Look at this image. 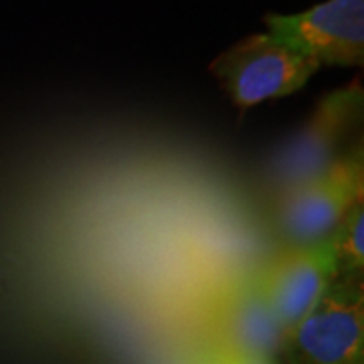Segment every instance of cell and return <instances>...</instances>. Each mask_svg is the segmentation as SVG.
<instances>
[{
    "instance_id": "6da1fadb",
    "label": "cell",
    "mask_w": 364,
    "mask_h": 364,
    "mask_svg": "<svg viewBox=\"0 0 364 364\" xmlns=\"http://www.w3.org/2000/svg\"><path fill=\"white\" fill-rule=\"evenodd\" d=\"M277 364H364V275H336L312 314L287 332Z\"/></svg>"
},
{
    "instance_id": "7a4b0ae2",
    "label": "cell",
    "mask_w": 364,
    "mask_h": 364,
    "mask_svg": "<svg viewBox=\"0 0 364 364\" xmlns=\"http://www.w3.org/2000/svg\"><path fill=\"white\" fill-rule=\"evenodd\" d=\"M318 69L316 61L267 33L249 35L210 63V73L237 107L291 95Z\"/></svg>"
},
{
    "instance_id": "3957f363",
    "label": "cell",
    "mask_w": 364,
    "mask_h": 364,
    "mask_svg": "<svg viewBox=\"0 0 364 364\" xmlns=\"http://www.w3.org/2000/svg\"><path fill=\"white\" fill-rule=\"evenodd\" d=\"M364 93L360 79L324 95L308 117L306 126L291 138L277 158L275 178L282 195L320 176L342 154L340 146L363 119Z\"/></svg>"
},
{
    "instance_id": "277c9868",
    "label": "cell",
    "mask_w": 364,
    "mask_h": 364,
    "mask_svg": "<svg viewBox=\"0 0 364 364\" xmlns=\"http://www.w3.org/2000/svg\"><path fill=\"white\" fill-rule=\"evenodd\" d=\"M360 198H364V152L358 144L320 176L282 195V229L294 245L322 241Z\"/></svg>"
},
{
    "instance_id": "5b68a950",
    "label": "cell",
    "mask_w": 364,
    "mask_h": 364,
    "mask_svg": "<svg viewBox=\"0 0 364 364\" xmlns=\"http://www.w3.org/2000/svg\"><path fill=\"white\" fill-rule=\"evenodd\" d=\"M267 35L318 65L360 67L364 61V0H326L298 14H267Z\"/></svg>"
},
{
    "instance_id": "8992f818",
    "label": "cell",
    "mask_w": 364,
    "mask_h": 364,
    "mask_svg": "<svg viewBox=\"0 0 364 364\" xmlns=\"http://www.w3.org/2000/svg\"><path fill=\"white\" fill-rule=\"evenodd\" d=\"M336 279V263L328 239L291 245L259 272V282L284 336L301 324Z\"/></svg>"
},
{
    "instance_id": "52a82bcc",
    "label": "cell",
    "mask_w": 364,
    "mask_h": 364,
    "mask_svg": "<svg viewBox=\"0 0 364 364\" xmlns=\"http://www.w3.org/2000/svg\"><path fill=\"white\" fill-rule=\"evenodd\" d=\"M225 322L231 336L229 348L275 358L277 348L284 340V332L269 310L259 275L247 279L231 294Z\"/></svg>"
},
{
    "instance_id": "ba28073f",
    "label": "cell",
    "mask_w": 364,
    "mask_h": 364,
    "mask_svg": "<svg viewBox=\"0 0 364 364\" xmlns=\"http://www.w3.org/2000/svg\"><path fill=\"white\" fill-rule=\"evenodd\" d=\"M326 239L332 247L336 275H364V198L352 205Z\"/></svg>"
},
{
    "instance_id": "9c48e42d",
    "label": "cell",
    "mask_w": 364,
    "mask_h": 364,
    "mask_svg": "<svg viewBox=\"0 0 364 364\" xmlns=\"http://www.w3.org/2000/svg\"><path fill=\"white\" fill-rule=\"evenodd\" d=\"M215 364H277L275 358L272 356H265V354H253V352H243V350H233V348H227L219 356V360Z\"/></svg>"
}]
</instances>
